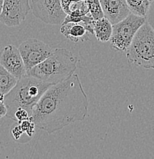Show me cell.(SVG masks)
Listing matches in <instances>:
<instances>
[{
	"label": "cell",
	"mask_w": 154,
	"mask_h": 159,
	"mask_svg": "<svg viewBox=\"0 0 154 159\" xmlns=\"http://www.w3.org/2000/svg\"><path fill=\"white\" fill-rule=\"evenodd\" d=\"M18 79L0 64V92L6 95L14 87Z\"/></svg>",
	"instance_id": "5bb4252c"
},
{
	"label": "cell",
	"mask_w": 154,
	"mask_h": 159,
	"mask_svg": "<svg viewBox=\"0 0 154 159\" xmlns=\"http://www.w3.org/2000/svg\"><path fill=\"white\" fill-rule=\"evenodd\" d=\"M89 13L94 20L100 19L104 17L100 0H87Z\"/></svg>",
	"instance_id": "2e32d148"
},
{
	"label": "cell",
	"mask_w": 154,
	"mask_h": 159,
	"mask_svg": "<svg viewBox=\"0 0 154 159\" xmlns=\"http://www.w3.org/2000/svg\"><path fill=\"white\" fill-rule=\"evenodd\" d=\"M130 63L145 69H154V31L147 22L136 33L126 51Z\"/></svg>",
	"instance_id": "277c9868"
},
{
	"label": "cell",
	"mask_w": 154,
	"mask_h": 159,
	"mask_svg": "<svg viewBox=\"0 0 154 159\" xmlns=\"http://www.w3.org/2000/svg\"><path fill=\"white\" fill-rule=\"evenodd\" d=\"M31 11L36 18L49 25H62L67 16L61 0H29Z\"/></svg>",
	"instance_id": "8992f818"
},
{
	"label": "cell",
	"mask_w": 154,
	"mask_h": 159,
	"mask_svg": "<svg viewBox=\"0 0 154 159\" xmlns=\"http://www.w3.org/2000/svg\"><path fill=\"white\" fill-rule=\"evenodd\" d=\"M130 13L136 16L146 17L151 1L150 0H126Z\"/></svg>",
	"instance_id": "9a60e30c"
},
{
	"label": "cell",
	"mask_w": 154,
	"mask_h": 159,
	"mask_svg": "<svg viewBox=\"0 0 154 159\" xmlns=\"http://www.w3.org/2000/svg\"><path fill=\"white\" fill-rule=\"evenodd\" d=\"M7 107L3 101H0V119L7 115Z\"/></svg>",
	"instance_id": "d6986e66"
},
{
	"label": "cell",
	"mask_w": 154,
	"mask_h": 159,
	"mask_svg": "<svg viewBox=\"0 0 154 159\" xmlns=\"http://www.w3.org/2000/svg\"><path fill=\"white\" fill-rule=\"evenodd\" d=\"M113 31V25L105 17L94 21V34L100 42L110 41Z\"/></svg>",
	"instance_id": "4fadbf2b"
},
{
	"label": "cell",
	"mask_w": 154,
	"mask_h": 159,
	"mask_svg": "<svg viewBox=\"0 0 154 159\" xmlns=\"http://www.w3.org/2000/svg\"><path fill=\"white\" fill-rule=\"evenodd\" d=\"M61 3L67 15L79 16L90 14L87 0H61Z\"/></svg>",
	"instance_id": "7c38bea8"
},
{
	"label": "cell",
	"mask_w": 154,
	"mask_h": 159,
	"mask_svg": "<svg viewBox=\"0 0 154 159\" xmlns=\"http://www.w3.org/2000/svg\"><path fill=\"white\" fill-rule=\"evenodd\" d=\"M0 64L17 79L26 74L24 61L19 48L12 44L6 46L0 51Z\"/></svg>",
	"instance_id": "9c48e42d"
},
{
	"label": "cell",
	"mask_w": 154,
	"mask_h": 159,
	"mask_svg": "<svg viewBox=\"0 0 154 159\" xmlns=\"http://www.w3.org/2000/svg\"><path fill=\"white\" fill-rule=\"evenodd\" d=\"M150 1H151V2H152V0H150Z\"/></svg>",
	"instance_id": "7402d4cb"
},
{
	"label": "cell",
	"mask_w": 154,
	"mask_h": 159,
	"mask_svg": "<svg viewBox=\"0 0 154 159\" xmlns=\"http://www.w3.org/2000/svg\"><path fill=\"white\" fill-rule=\"evenodd\" d=\"M89 101L78 74L52 84L33 109L31 119L37 128L53 133L87 117Z\"/></svg>",
	"instance_id": "6da1fadb"
},
{
	"label": "cell",
	"mask_w": 154,
	"mask_h": 159,
	"mask_svg": "<svg viewBox=\"0 0 154 159\" xmlns=\"http://www.w3.org/2000/svg\"><path fill=\"white\" fill-rule=\"evenodd\" d=\"M18 48L24 61L26 71L44 61L54 50L43 41L35 39L23 41Z\"/></svg>",
	"instance_id": "52a82bcc"
},
{
	"label": "cell",
	"mask_w": 154,
	"mask_h": 159,
	"mask_svg": "<svg viewBox=\"0 0 154 159\" xmlns=\"http://www.w3.org/2000/svg\"><path fill=\"white\" fill-rule=\"evenodd\" d=\"M146 20H147V22L148 23L149 25L154 31V0H152L151 3H150L148 12L146 16Z\"/></svg>",
	"instance_id": "e0dca14e"
},
{
	"label": "cell",
	"mask_w": 154,
	"mask_h": 159,
	"mask_svg": "<svg viewBox=\"0 0 154 159\" xmlns=\"http://www.w3.org/2000/svg\"><path fill=\"white\" fill-rule=\"evenodd\" d=\"M12 133L13 136H14V138L16 140H19V139H20L21 135L23 133V131L21 130L20 125H16V127L13 128L12 131Z\"/></svg>",
	"instance_id": "ac0fdd59"
},
{
	"label": "cell",
	"mask_w": 154,
	"mask_h": 159,
	"mask_svg": "<svg viewBox=\"0 0 154 159\" xmlns=\"http://www.w3.org/2000/svg\"><path fill=\"white\" fill-rule=\"evenodd\" d=\"M104 16L115 25L124 20L130 13L126 0H100Z\"/></svg>",
	"instance_id": "30bf717a"
},
{
	"label": "cell",
	"mask_w": 154,
	"mask_h": 159,
	"mask_svg": "<svg viewBox=\"0 0 154 159\" xmlns=\"http://www.w3.org/2000/svg\"><path fill=\"white\" fill-rule=\"evenodd\" d=\"M77 64V58L69 50L55 48L44 61L26 71V74L52 85L72 75Z\"/></svg>",
	"instance_id": "3957f363"
},
{
	"label": "cell",
	"mask_w": 154,
	"mask_h": 159,
	"mask_svg": "<svg viewBox=\"0 0 154 159\" xmlns=\"http://www.w3.org/2000/svg\"><path fill=\"white\" fill-rule=\"evenodd\" d=\"M61 33L74 43L89 40V34H94V27L83 22H67L62 24Z\"/></svg>",
	"instance_id": "8fae6325"
},
{
	"label": "cell",
	"mask_w": 154,
	"mask_h": 159,
	"mask_svg": "<svg viewBox=\"0 0 154 159\" xmlns=\"http://www.w3.org/2000/svg\"><path fill=\"white\" fill-rule=\"evenodd\" d=\"M4 97H5V94H3L2 93L0 92V101L4 100Z\"/></svg>",
	"instance_id": "44dd1931"
},
{
	"label": "cell",
	"mask_w": 154,
	"mask_h": 159,
	"mask_svg": "<svg viewBox=\"0 0 154 159\" xmlns=\"http://www.w3.org/2000/svg\"><path fill=\"white\" fill-rule=\"evenodd\" d=\"M31 11L29 0H4L0 21L8 26H18Z\"/></svg>",
	"instance_id": "ba28073f"
},
{
	"label": "cell",
	"mask_w": 154,
	"mask_h": 159,
	"mask_svg": "<svg viewBox=\"0 0 154 159\" xmlns=\"http://www.w3.org/2000/svg\"><path fill=\"white\" fill-rule=\"evenodd\" d=\"M51 84L26 74L18 79L17 83L8 93L5 95L4 103L7 107L9 119H12L16 109H26L31 116L33 109Z\"/></svg>",
	"instance_id": "7a4b0ae2"
},
{
	"label": "cell",
	"mask_w": 154,
	"mask_h": 159,
	"mask_svg": "<svg viewBox=\"0 0 154 159\" xmlns=\"http://www.w3.org/2000/svg\"><path fill=\"white\" fill-rule=\"evenodd\" d=\"M3 2H4V0H0V14H1L2 9Z\"/></svg>",
	"instance_id": "ffe728a7"
},
{
	"label": "cell",
	"mask_w": 154,
	"mask_h": 159,
	"mask_svg": "<svg viewBox=\"0 0 154 159\" xmlns=\"http://www.w3.org/2000/svg\"><path fill=\"white\" fill-rule=\"evenodd\" d=\"M147 22L146 17L130 13L120 22L113 25L110 47L115 51H126L131 44L136 33Z\"/></svg>",
	"instance_id": "5b68a950"
}]
</instances>
